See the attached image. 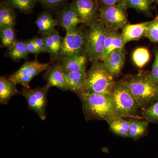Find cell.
Wrapping results in <instances>:
<instances>
[{"label": "cell", "instance_id": "5", "mask_svg": "<svg viewBox=\"0 0 158 158\" xmlns=\"http://www.w3.org/2000/svg\"><path fill=\"white\" fill-rule=\"evenodd\" d=\"M66 33L59 55L52 63L60 62L68 57L87 54V33L82 27L65 30Z\"/></svg>", "mask_w": 158, "mask_h": 158}, {"label": "cell", "instance_id": "13", "mask_svg": "<svg viewBox=\"0 0 158 158\" xmlns=\"http://www.w3.org/2000/svg\"><path fill=\"white\" fill-rule=\"evenodd\" d=\"M152 22V21L125 25L122 28L121 33L125 44L133 40H139L141 37H145Z\"/></svg>", "mask_w": 158, "mask_h": 158}, {"label": "cell", "instance_id": "3", "mask_svg": "<svg viewBox=\"0 0 158 158\" xmlns=\"http://www.w3.org/2000/svg\"><path fill=\"white\" fill-rule=\"evenodd\" d=\"M127 83L139 108L158 100V85L152 81L149 74H138Z\"/></svg>", "mask_w": 158, "mask_h": 158}, {"label": "cell", "instance_id": "16", "mask_svg": "<svg viewBox=\"0 0 158 158\" xmlns=\"http://www.w3.org/2000/svg\"><path fill=\"white\" fill-rule=\"evenodd\" d=\"M125 45L121 34L118 32V30L106 28L104 52L100 61L103 62L108 55L113 51L124 48Z\"/></svg>", "mask_w": 158, "mask_h": 158}, {"label": "cell", "instance_id": "34", "mask_svg": "<svg viewBox=\"0 0 158 158\" xmlns=\"http://www.w3.org/2000/svg\"><path fill=\"white\" fill-rule=\"evenodd\" d=\"M99 6H117L124 3V0H98Z\"/></svg>", "mask_w": 158, "mask_h": 158}, {"label": "cell", "instance_id": "32", "mask_svg": "<svg viewBox=\"0 0 158 158\" xmlns=\"http://www.w3.org/2000/svg\"><path fill=\"white\" fill-rule=\"evenodd\" d=\"M149 75L152 81L158 85V50L155 52V61Z\"/></svg>", "mask_w": 158, "mask_h": 158}, {"label": "cell", "instance_id": "22", "mask_svg": "<svg viewBox=\"0 0 158 158\" xmlns=\"http://www.w3.org/2000/svg\"><path fill=\"white\" fill-rule=\"evenodd\" d=\"M155 0H124L123 4L127 8L135 9L148 17L152 15V4Z\"/></svg>", "mask_w": 158, "mask_h": 158}, {"label": "cell", "instance_id": "33", "mask_svg": "<svg viewBox=\"0 0 158 158\" xmlns=\"http://www.w3.org/2000/svg\"><path fill=\"white\" fill-rule=\"evenodd\" d=\"M24 41L29 54H34L36 56H37L38 54L40 53V51L33 41V39L29 40Z\"/></svg>", "mask_w": 158, "mask_h": 158}, {"label": "cell", "instance_id": "23", "mask_svg": "<svg viewBox=\"0 0 158 158\" xmlns=\"http://www.w3.org/2000/svg\"><path fill=\"white\" fill-rule=\"evenodd\" d=\"M130 127L128 137L136 140L141 138L146 132L148 122L132 118L129 120Z\"/></svg>", "mask_w": 158, "mask_h": 158}, {"label": "cell", "instance_id": "26", "mask_svg": "<svg viewBox=\"0 0 158 158\" xmlns=\"http://www.w3.org/2000/svg\"><path fill=\"white\" fill-rule=\"evenodd\" d=\"M2 1L24 14L31 13L37 3L36 0H2Z\"/></svg>", "mask_w": 158, "mask_h": 158}, {"label": "cell", "instance_id": "25", "mask_svg": "<svg viewBox=\"0 0 158 158\" xmlns=\"http://www.w3.org/2000/svg\"><path fill=\"white\" fill-rule=\"evenodd\" d=\"M8 50L7 56L15 61L27 59L29 53L25 41L17 40L14 45Z\"/></svg>", "mask_w": 158, "mask_h": 158}, {"label": "cell", "instance_id": "21", "mask_svg": "<svg viewBox=\"0 0 158 158\" xmlns=\"http://www.w3.org/2000/svg\"><path fill=\"white\" fill-rule=\"evenodd\" d=\"M16 16L15 9L2 1L0 3V30L15 27Z\"/></svg>", "mask_w": 158, "mask_h": 158}, {"label": "cell", "instance_id": "19", "mask_svg": "<svg viewBox=\"0 0 158 158\" xmlns=\"http://www.w3.org/2000/svg\"><path fill=\"white\" fill-rule=\"evenodd\" d=\"M38 29V32L42 34H50L56 31L55 27L58 26V22L54 18L49 11H45L38 15L35 22Z\"/></svg>", "mask_w": 158, "mask_h": 158}, {"label": "cell", "instance_id": "28", "mask_svg": "<svg viewBox=\"0 0 158 158\" xmlns=\"http://www.w3.org/2000/svg\"><path fill=\"white\" fill-rule=\"evenodd\" d=\"M150 58V55L149 51L145 48H138L133 53V62L139 68L144 67L149 61Z\"/></svg>", "mask_w": 158, "mask_h": 158}, {"label": "cell", "instance_id": "12", "mask_svg": "<svg viewBox=\"0 0 158 158\" xmlns=\"http://www.w3.org/2000/svg\"><path fill=\"white\" fill-rule=\"evenodd\" d=\"M56 19L58 22V26L62 27L65 30L73 28L82 24L81 19L70 3H67L57 12Z\"/></svg>", "mask_w": 158, "mask_h": 158}, {"label": "cell", "instance_id": "27", "mask_svg": "<svg viewBox=\"0 0 158 158\" xmlns=\"http://www.w3.org/2000/svg\"><path fill=\"white\" fill-rule=\"evenodd\" d=\"M14 27H9L0 30V38L2 47L6 48L9 49L17 41Z\"/></svg>", "mask_w": 158, "mask_h": 158}, {"label": "cell", "instance_id": "6", "mask_svg": "<svg viewBox=\"0 0 158 158\" xmlns=\"http://www.w3.org/2000/svg\"><path fill=\"white\" fill-rule=\"evenodd\" d=\"M86 34L87 54L90 61H100L104 52L106 27L101 22L89 27Z\"/></svg>", "mask_w": 158, "mask_h": 158}, {"label": "cell", "instance_id": "36", "mask_svg": "<svg viewBox=\"0 0 158 158\" xmlns=\"http://www.w3.org/2000/svg\"><path fill=\"white\" fill-rule=\"evenodd\" d=\"M155 2H156L158 5V0H155Z\"/></svg>", "mask_w": 158, "mask_h": 158}, {"label": "cell", "instance_id": "31", "mask_svg": "<svg viewBox=\"0 0 158 158\" xmlns=\"http://www.w3.org/2000/svg\"><path fill=\"white\" fill-rule=\"evenodd\" d=\"M145 37L152 42L158 43V16L156 17L148 29Z\"/></svg>", "mask_w": 158, "mask_h": 158}, {"label": "cell", "instance_id": "4", "mask_svg": "<svg viewBox=\"0 0 158 158\" xmlns=\"http://www.w3.org/2000/svg\"><path fill=\"white\" fill-rule=\"evenodd\" d=\"M110 95L118 117H137L139 107L127 81L115 82Z\"/></svg>", "mask_w": 158, "mask_h": 158}, {"label": "cell", "instance_id": "17", "mask_svg": "<svg viewBox=\"0 0 158 158\" xmlns=\"http://www.w3.org/2000/svg\"><path fill=\"white\" fill-rule=\"evenodd\" d=\"M41 37L44 40L48 53L50 54V62L52 63L61 50L64 37H62L56 30L50 34H42Z\"/></svg>", "mask_w": 158, "mask_h": 158}, {"label": "cell", "instance_id": "29", "mask_svg": "<svg viewBox=\"0 0 158 158\" xmlns=\"http://www.w3.org/2000/svg\"><path fill=\"white\" fill-rule=\"evenodd\" d=\"M141 114L148 122L158 123V100L142 110Z\"/></svg>", "mask_w": 158, "mask_h": 158}, {"label": "cell", "instance_id": "9", "mask_svg": "<svg viewBox=\"0 0 158 158\" xmlns=\"http://www.w3.org/2000/svg\"><path fill=\"white\" fill-rule=\"evenodd\" d=\"M51 62L44 63L39 62L37 59L33 61H26L21 67L9 77L17 85L23 87L28 86L33 79L40 73L46 71Z\"/></svg>", "mask_w": 158, "mask_h": 158}, {"label": "cell", "instance_id": "15", "mask_svg": "<svg viewBox=\"0 0 158 158\" xmlns=\"http://www.w3.org/2000/svg\"><path fill=\"white\" fill-rule=\"evenodd\" d=\"M125 54L124 48L115 50L103 61L114 77L120 74L125 60Z\"/></svg>", "mask_w": 158, "mask_h": 158}, {"label": "cell", "instance_id": "11", "mask_svg": "<svg viewBox=\"0 0 158 158\" xmlns=\"http://www.w3.org/2000/svg\"><path fill=\"white\" fill-rule=\"evenodd\" d=\"M52 63V65H50L43 76L47 81L46 85L49 88L55 87L63 91H67L64 71L59 62Z\"/></svg>", "mask_w": 158, "mask_h": 158}, {"label": "cell", "instance_id": "1", "mask_svg": "<svg viewBox=\"0 0 158 158\" xmlns=\"http://www.w3.org/2000/svg\"><path fill=\"white\" fill-rule=\"evenodd\" d=\"M87 120H103L118 117L110 95L84 92L78 94Z\"/></svg>", "mask_w": 158, "mask_h": 158}, {"label": "cell", "instance_id": "2", "mask_svg": "<svg viewBox=\"0 0 158 158\" xmlns=\"http://www.w3.org/2000/svg\"><path fill=\"white\" fill-rule=\"evenodd\" d=\"M115 82L104 62L93 61L86 72L85 92L110 95Z\"/></svg>", "mask_w": 158, "mask_h": 158}, {"label": "cell", "instance_id": "7", "mask_svg": "<svg viewBox=\"0 0 158 158\" xmlns=\"http://www.w3.org/2000/svg\"><path fill=\"white\" fill-rule=\"evenodd\" d=\"M49 88L45 85L41 88L31 89L28 87H23L19 94L26 98L28 109L34 111L42 120L46 118L47 94Z\"/></svg>", "mask_w": 158, "mask_h": 158}, {"label": "cell", "instance_id": "24", "mask_svg": "<svg viewBox=\"0 0 158 158\" xmlns=\"http://www.w3.org/2000/svg\"><path fill=\"white\" fill-rule=\"evenodd\" d=\"M110 129L118 135L128 137L130 127V121L122 117H116L107 121Z\"/></svg>", "mask_w": 158, "mask_h": 158}, {"label": "cell", "instance_id": "35", "mask_svg": "<svg viewBox=\"0 0 158 158\" xmlns=\"http://www.w3.org/2000/svg\"><path fill=\"white\" fill-rule=\"evenodd\" d=\"M35 44L39 49L40 53H48L47 50L46 48L44 40L42 37H35L32 38Z\"/></svg>", "mask_w": 158, "mask_h": 158}, {"label": "cell", "instance_id": "10", "mask_svg": "<svg viewBox=\"0 0 158 158\" xmlns=\"http://www.w3.org/2000/svg\"><path fill=\"white\" fill-rule=\"evenodd\" d=\"M70 4L83 25L90 27L99 22L98 0H72Z\"/></svg>", "mask_w": 158, "mask_h": 158}, {"label": "cell", "instance_id": "18", "mask_svg": "<svg viewBox=\"0 0 158 158\" xmlns=\"http://www.w3.org/2000/svg\"><path fill=\"white\" fill-rule=\"evenodd\" d=\"M87 54L73 56L59 62L64 71L86 73L88 63Z\"/></svg>", "mask_w": 158, "mask_h": 158}, {"label": "cell", "instance_id": "8", "mask_svg": "<svg viewBox=\"0 0 158 158\" xmlns=\"http://www.w3.org/2000/svg\"><path fill=\"white\" fill-rule=\"evenodd\" d=\"M127 9L124 4L100 6L99 21L108 28L116 30L123 28L127 22Z\"/></svg>", "mask_w": 158, "mask_h": 158}, {"label": "cell", "instance_id": "14", "mask_svg": "<svg viewBox=\"0 0 158 158\" xmlns=\"http://www.w3.org/2000/svg\"><path fill=\"white\" fill-rule=\"evenodd\" d=\"M64 77L67 90L77 95L85 92L86 73L64 71Z\"/></svg>", "mask_w": 158, "mask_h": 158}, {"label": "cell", "instance_id": "20", "mask_svg": "<svg viewBox=\"0 0 158 158\" xmlns=\"http://www.w3.org/2000/svg\"><path fill=\"white\" fill-rule=\"evenodd\" d=\"M17 84L13 81L5 77H0V103L6 105L11 97L19 93L16 87Z\"/></svg>", "mask_w": 158, "mask_h": 158}, {"label": "cell", "instance_id": "30", "mask_svg": "<svg viewBox=\"0 0 158 158\" xmlns=\"http://www.w3.org/2000/svg\"><path fill=\"white\" fill-rule=\"evenodd\" d=\"M67 0H36L46 11L57 13L67 4Z\"/></svg>", "mask_w": 158, "mask_h": 158}]
</instances>
